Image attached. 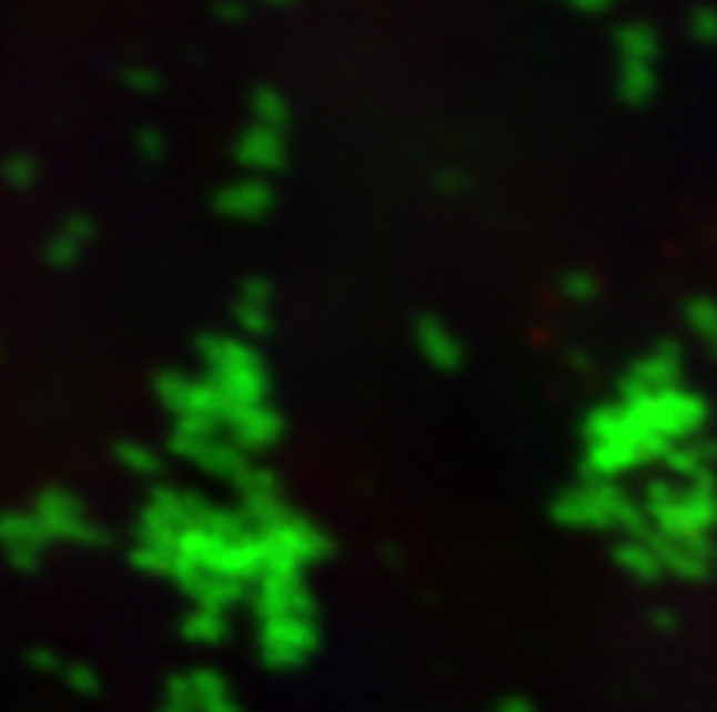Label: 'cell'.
Returning a JSON list of instances; mask_svg holds the SVG:
<instances>
[{
    "mask_svg": "<svg viewBox=\"0 0 717 712\" xmlns=\"http://www.w3.org/2000/svg\"><path fill=\"white\" fill-rule=\"evenodd\" d=\"M238 161L248 171H259V175H273L289 161V146H284V135L277 128H263L252 124L238 142Z\"/></svg>",
    "mask_w": 717,
    "mask_h": 712,
    "instance_id": "15",
    "label": "cell"
},
{
    "mask_svg": "<svg viewBox=\"0 0 717 712\" xmlns=\"http://www.w3.org/2000/svg\"><path fill=\"white\" fill-rule=\"evenodd\" d=\"M182 637L190 643H201V648H215L230 637V618L226 611H212V608H190V614L182 618Z\"/></svg>",
    "mask_w": 717,
    "mask_h": 712,
    "instance_id": "19",
    "label": "cell"
},
{
    "mask_svg": "<svg viewBox=\"0 0 717 712\" xmlns=\"http://www.w3.org/2000/svg\"><path fill=\"white\" fill-rule=\"evenodd\" d=\"M266 574H303L310 563L329 557V538L317 523L284 512L277 523L259 527Z\"/></svg>",
    "mask_w": 717,
    "mask_h": 712,
    "instance_id": "5",
    "label": "cell"
},
{
    "mask_svg": "<svg viewBox=\"0 0 717 712\" xmlns=\"http://www.w3.org/2000/svg\"><path fill=\"white\" fill-rule=\"evenodd\" d=\"M139 139H142V142H139V150H142V153H147V156H161V150H164V146H161V139L153 135V131H142Z\"/></svg>",
    "mask_w": 717,
    "mask_h": 712,
    "instance_id": "27",
    "label": "cell"
},
{
    "mask_svg": "<svg viewBox=\"0 0 717 712\" xmlns=\"http://www.w3.org/2000/svg\"><path fill=\"white\" fill-rule=\"evenodd\" d=\"M554 520L572 531H616L619 538L652 535L645 506H637L619 484L590 477L554 498Z\"/></svg>",
    "mask_w": 717,
    "mask_h": 712,
    "instance_id": "2",
    "label": "cell"
},
{
    "mask_svg": "<svg viewBox=\"0 0 717 712\" xmlns=\"http://www.w3.org/2000/svg\"><path fill=\"white\" fill-rule=\"evenodd\" d=\"M198 353H201L204 378L223 393L233 411L248 404H270V375L255 346H248L241 338L208 335L201 338Z\"/></svg>",
    "mask_w": 717,
    "mask_h": 712,
    "instance_id": "4",
    "label": "cell"
},
{
    "mask_svg": "<svg viewBox=\"0 0 717 712\" xmlns=\"http://www.w3.org/2000/svg\"><path fill=\"white\" fill-rule=\"evenodd\" d=\"M645 512L656 535L667 538H710L717 527V484L652 480L645 491Z\"/></svg>",
    "mask_w": 717,
    "mask_h": 712,
    "instance_id": "3",
    "label": "cell"
},
{
    "mask_svg": "<svg viewBox=\"0 0 717 712\" xmlns=\"http://www.w3.org/2000/svg\"><path fill=\"white\" fill-rule=\"evenodd\" d=\"M51 538L44 535L41 520L30 512H0V546H4L8 560L19 571H37L44 560V546Z\"/></svg>",
    "mask_w": 717,
    "mask_h": 712,
    "instance_id": "11",
    "label": "cell"
},
{
    "mask_svg": "<svg viewBox=\"0 0 717 712\" xmlns=\"http://www.w3.org/2000/svg\"><path fill=\"white\" fill-rule=\"evenodd\" d=\"M612 560H616L623 571H627L634 582H642V586H652V582H659L663 574V560H659V549L656 542H652V535H627V538H619L616 549H612Z\"/></svg>",
    "mask_w": 717,
    "mask_h": 712,
    "instance_id": "16",
    "label": "cell"
},
{
    "mask_svg": "<svg viewBox=\"0 0 717 712\" xmlns=\"http://www.w3.org/2000/svg\"><path fill=\"white\" fill-rule=\"evenodd\" d=\"M565 295L572 302H594L597 298V281L590 273H572V276H565Z\"/></svg>",
    "mask_w": 717,
    "mask_h": 712,
    "instance_id": "25",
    "label": "cell"
},
{
    "mask_svg": "<svg viewBox=\"0 0 717 712\" xmlns=\"http://www.w3.org/2000/svg\"><path fill=\"white\" fill-rule=\"evenodd\" d=\"M663 466L674 480H688V484H707L717 477V447L707 440H688L677 444L674 451L663 458Z\"/></svg>",
    "mask_w": 717,
    "mask_h": 712,
    "instance_id": "17",
    "label": "cell"
},
{
    "mask_svg": "<svg viewBox=\"0 0 717 712\" xmlns=\"http://www.w3.org/2000/svg\"><path fill=\"white\" fill-rule=\"evenodd\" d=\"M652 542L659 549L663 571L681 578V582H703L717 563L710 538H667V535L652 531Z\"/></svg>",
    "mask_w": 717,
    "mask_h": 712,
    "instance_id": "10",
    "label": "cell"
},
{
    "mask_svg": "<svg viewBox=\"0 0 717 712\" xmlns=\"http://www.w3.org/2000/svg\"><path fill=\"white\" fill-rule=\"evenodd\" d=\"M226 437L241 447V451H266L281 440V415L270 404H248L238 407L226 418Z\"/></svg>",
    "mask_w": 717,
    "mask_h": 712,
    "instance_id": "12",
    "label": "cell"
},
{
    "mask_svg": "<svg viewBox=\"0 0 717 712\" xmlns=\"http://www.w3.org/2000/svg\"><path fill=\"white\" fill-rule=\"evenodd\" d=\"M91 241V222L88 218H70L67 226H62L55 236L48 241L44 247V258L51 262V266H73L77 255H81V247Z\"/></svg>",
    "mask_w": 717,
    "mask_h": 712,
    "instance_id": "20",
    "label": "cell"
},
{
    "mask_svg": "<svg viewBox=\"0 0 717 712\" xmlns=\"http://www.w3.org/2000/svg\"><path fill=\"white\" fill-rule=\"evenodd\" d=\"M495 712H536V705L528 702V698H521V694H506L499 705H495Z\"/></svg>",
    "mask_w": 717,
    "mask_h": 712,
    "instance_id": "26",
    "label": "cell"
},
{
    "mask_svg": "<svg viewBox=\"0 0 717 712\" xmlns=\"http://www.w3.org/2000/svg\"><path fill=\"white\" fill-rule=\"evenodd\" d=\"M117 461L135 472V477H153V472H161V458L158 451H150L147 444H121L117 447Z\"/></svg>",
    "mask_w": 717,
    "mask_h": 712,
    "instance_id": "23",
    "label": "cell"
},
{
    "mask_svg": "<svg viewBox=\"0 0 717 712\" xmlns=\"http://www.w3.org/2000/svg\"><path fill=\"white\" fill-rule=\"evenodd\" d=\"M252 113H255V124H263V128L284 131V124H289V105H284V99L273 88L252 91Z\"/></svg>",
    "mask_w": 717,
    "mask_h": 712,
    "instance_id": "22",
    "label": "cell"
},
{
    "mask_svg": "<svg viewBox=\"0 0 717 712\" xmlns=\"http://www.w3.org/2000/svg\"><path fill=\"white\" fill-rule=\"evenodd\" d=\"M415 346H420L423 360L441 375H452L463 367V342L437 316H420V324H415Z\"/></svg>",
    "mask_w": 717,
    "mask_h": 712,
    "instance_id": "14",
    "label": "cell"
},
{
    "mask_svg": "<svg viewBox=\"0 0 717 712\" xmlns=\"http://www.w3.org/2000/svg\"><path fill=\"white\" fill-rule=\"evenodd\" d=\"M652 59H656V37L645 26H630L619 37V95L642 105L656 91V73H652Z\"/></svg>",
    "mask_w": 717,
    "mask_h": 712,
    "instance_id": "9",
    "label": "cell"
},
{
    "mask_svg": "<svg viewBox=\"0 0 717 712\" xmlns=\"http://www.w3.org/2000/svg\"><path fill=\"white\" fill-rule=\"evenodd\" d=\"M0 175H4L8 186L30 190L33 179H37V161H33V156H26V153H16V156H8V161H4V167H0Z\"/></svg>",
    "mask_w": 717,
    "mask_h": 712,
    "instance_id": "24",
    "label": "cell"
},
{
    "mask_svg": "<svg viewBox=\"0 0 717 712\" xmlns=\"http://www.w3.org/2000/svg\"><path fill=\"white\" fill-rule=\"evenodd\" d=\"M33 517L41 520L44 535L51 538V542H73V546L107 542V531H99V527L88 520L84 506L77 502L70 491H62V487H51V491L37 498Z\"/></svg>",
    "mask_w": 717,
    "mask_h": 712,
    "instance_id": "6",
    "label": "cell"
},
{
    "mask_svg": "<svg viewBox=\"0 0 717 712\" xmlns=\"http://www.w3.org/2000/svg\"><path fill=\"white\" fill-rule=\"evenodd\" d=\"M681 375H685L681 349L674 342H663V346H652L648 353L637 356L619 386H623V397H656V393L681 386Z\"/></svg>",
    "mask_w": 717,
    "mask_h": 712,
    "instance_id": "8",
    "label": "cell"
},
{
    "mask_svg": "<svg viewBox=\"0 0 717 712\" xmlns=\"http://www.w3.org/2000/svg\"><path fill=\"white\" fill-rule=\"evenodd\" d=\"M215 207L219 215H226L233 222H263L273 211V190L263 175H248L219 190Z\"/></svg>",
    "mask_w": 717,
    "mask_h": 712,
    "instance_id": "13",
    "label": "cell"
},
{
    "mask_svg": "<svg viewBox=\"0 0 717 712\" xmlns=\"http://www.w3.org/2000/svg\"><path fill=\"white\" fill-rule=\"evenodd\" d=\"M270 313H273L270 287L263 281L244 284L241 292H238V302H233V316H238L241 332H248V335L270 332Z\"/></svg>",
    "mask_w": 717,
    "mask_h": 712,
    "instance_id": "18",
    "label": "cell"
},
{
    "mask_svg": "<svg viewBox=\"0 0 717 712\" xmlns=\"http://www.w3.org/2000/svg\"><path fill=\"white\" fill-rule=\"evenodd\" d=\"M579 4H586V8H597V4H605V0H579Z\"/></svg>",
    "mask_w": 717,
    "mask_h": 712,
    "instance_id": "28",
    "label": "cell"
},
{
    "mask_svg": "<svg viewBox=\"0 0 717 712\" xmlns=\"http://www.w3.org/2000/svg\"><path fill=\"white\" fill-rule=\"evenodd\" d=\"M164 712H241L230 683L215 669H190L168 680Z\"/></svg>",
    "mask_w": 717,
    "mask_h": 712,
    "instance_id": "7",
    "label": "cell"
},
{
    "mask_svg": "<svg viewBox=\"0 0 717 712\" xmlns=\"http://www.w3.org/2000/svg\"><path fill=\"white\" fill-rule=\"evenodd\" d=\"M255 648L270 669L303 665L317 648V611L303 574H263L255 582Z\"/></svg>",
    "mask_w": 717,
    "mask_h": 712,
    "instance_id": "1",
    "label": "cell"
},
{
    "mask_svg": "<svg viewBox=\"0 0 717 712\" xmlns=\"http://www.w3.org/2000/svg\"><path fill=\"white\" fill-rule=\"evenodd\" d=\"M685 324H688V332L696 335L699 346L710 356H717V302L707 295L693 298L685 306Z\"/></svg>",
    "mask_w": 717,
    "mask_h": 712,
    "instance_id": "21",
    "label": "cell"
}]
</instances>
